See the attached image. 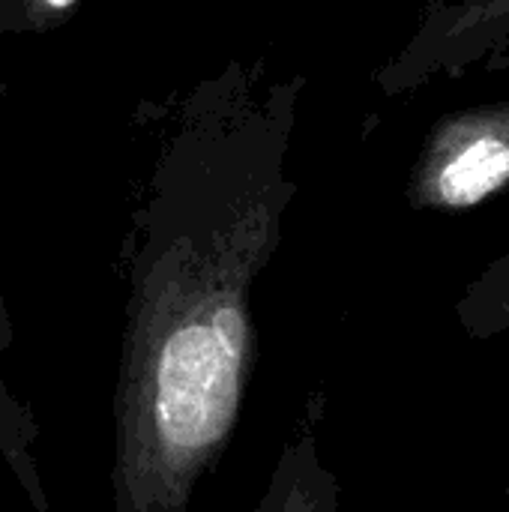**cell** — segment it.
Returning a JSON list of instances; mask_svg holds the SVG:
<instances>
[{
    "label": "cell",
    "instance_id": "obj_1",
    "mask_svg": "<svg viewBox=\"0 0 509 512\" xmlns=\"http://www.w3.org/2000/svg\"><path fill=\"white\" fill-rule=\"evenodd\" d=\"M306 75L228 60L159 114L126 234L114 512H186L228 450L255 366L252 288L297 198Z\"/></svg>",
    "mask_w": 509,
    "mask_h": 512
},
{
    "label": "cell",
    "instance_id": "obj_2",
    "mask_svg": "<svg viewBox=\"0 0 509 512\" xmlns=\"http://www.w3.org/2000/svg\"><path fill=\"white\" fill-rule=\"evenodd\" d=\"M509 192V99L441 114L411 162L405 201L417 213H462Z\"/></svg>",
    "mask_w": 509,
    "mask_h": 512
},
{
    "label": "cell",
    "instance_id": "obj_3",
    "mask_svg": "<svg viewBox=\"0 0 509 512\" xmlns=\"http://www.w3.org/2000/svg\"><path fill=\"white\" fill-rule=\"evenodd\" d=\"M509 48V0H429L408 42L375 72L387 96H408L471 66H498Z\"/></svg>",
    "mask_w": 509,
    "mask_h": 512
},
{
    "label": "cell",
    "instance_id": "obj_4",
    "mask_svg": "<svg viewBox=\"0 0 509 512\" xmlns=\"http://www.w3.org/2000/svg\"><path fill=\"white\" fill-rule=\"evenodd\" d=\"M324 417V396L312 393L306 399L303 420L285 441L279 462L267 480L261 504L255 512H336L339 510V480L321 462L318 429Z\"/></svg>",
    "mask_w": 509,
    "mask_h": 512
},
{
    "label": "cell",
    "instance_id": "obj_5",
    "mask_svg": "<svg viewBox=\"0 0 509 512\" xmlns=\"http://www.w3.org/2000/svg\"><path fill=\"white\" fill-rule=\"evenodd\" d=\"M456 318L465 336L489 342L509 330V249L489 261L462 291Z\"/></svg>",
    "mask_w": 509,
    "mask_h": 512
},
{
    "label": "cell",
    "instance_id": "obj_6",
    "mask_svg": "<svg viewBox=\"0 0 509 512\" xmlns=\"http://www.w3.org/2000/svg\"><path fill=\"white\" fill-rule=\"evenodd\" d=\"M81 0H0V30L3 33H48L63 27Z\"/></svg>",
    "mask_w": 509,
    "mask_h": 512
},
{
    "label": "cell",
    "instance_id": "obj_7",
    "mask_svg": "<svg viewBox=\"0 0 509 512\" xmlns=\"http://www.w3.org/2000/svg\"><path fill=\"white\" fill-rule=\"evenodd\" d=\"M12 342V324H9V312L0 294V351H6ZM33 432L30 417L9 399V393L0 387V450H15L21 447Z\"/></svg>",
    "mask_w": 509,
    "mask_h": 512
},
{
    "label": "cell",
    "instance_id": "obj_8",
    "mask_svg": "<svg viewBox=\"0 0 509 512\" xmlns=\"http://www.w3.org/2000/svg\"><path fill=\"white\" fill-rule=\"evenodd\" d=\"M504 495H507V501H509V486H507V492H504Z\"/></svg>",
    "mask_w": 509,
    "mask_h": 512
}]
</instances>
